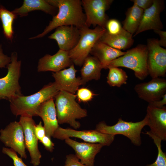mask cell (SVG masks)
I'll return each mask as SVG.
<instances>
[{
    "label": "cell",
    "instance_id": "obj_1",
    "mask_svg": "<svg viewBox=\"0 0 166 166\" xmlns=\"http://www.w3.org/2000/svg\"><path fill=\"white\" fill-rule=\"evenodd\" d=\"M50 5L58 9L57 14L41 33L29 38H42L53 30L63 26H73L78 29L85 26L86 20L83 12L81 0H47Z\"/></svg>",
    "mask_w": 166,
    "mask_h": 166
},
{
    "label": "cell",
    "instance_id": "obj_2",
    "mask_svg": "<svg viewBox=\"0 0 166 166\" xmlns=\"http://www.w3.org/2000/svg\"><path fill=\"white\" fill-rule=\"evenodd\" d=\"M59 91L54 82L45 85L33 94L17 96L10 101L11 111L16 116L23 115L36 116L40 105L47 100L54 98Z\"/></svg>",
    "mask_w": 166,
    "mask_h": 166
},
{
    "label": "cell",
    "instance_id": "obj_3",
    "mask_svg": "<svg viewBox=\"0 0 166 166\" xmlns=\"http://www.w3.org/2000/svg\"><path fill=\"white\" fill-rule=\"evenodd\" d=\"M76 95L64 91H60L54 98L58 124H69L75 129L81 126L76 120L87 116L86 110L82 108L76 102Z\"/></svg>",
    "mask_w": 166,
    "mask_h": 166
},
{
    "label": "cell",
    "instance_id": "obj_4",
    "mask_svg": "<svg viewBox=\"0 0 166 166\" xmlns=\"http://www.w3.org/2000/svg\"><path fill=\"white\" fill-rule=\"evenodd\" d=\"M148 53L147 45H139L110 62L106 69L119 67L127 68L134 71L136 78L143 80L148 75L147 66Z\"/></svg>",
    "mask_w": 166,
    "mask_h": 166
},
{
    "label": "cell",
    "instance_id": "obj_5",
    "mask_svg": "<svg viewBox=\"0 0 166 166\" xmlns=\"http://www.w3.org/2000/svg\"><path fill=\"white\" fill-rule=\"evenodd\" d=\"M79 30V41L76 46L68 52V55L74 64L81 66L85 59L89 55L94 45L106 30L99 26L93 29L85 26Z\"/></svg>",
    "mask_w": 166,
    "mask_h": 166
},
{
    "label": "cell",
    "instance_id": "obj_6",
    "mask_svg": "<svg viewBox=\"0 0 166 166\" xmlns=\"http://www.w3.org/2000/svg\"><path fill=\"white\" fill-rule=\"evenodd\" d=\"M147 123L146 115L143 120L137 122L125 121L120 117L117 122L112 126L107 125L104 121L100 122L96 125L95 130L104 134L123 135L128 138L135 145L140 146L141 144V132Z\"/></svg>",
    "mask_w": 166,
    "mask_h": 166
},
{
    "label": "cell",
    "instance_id": "obj_7",
    "mask_svg": "<svg viewBox=\"0 0 166 166\" xmlns=\"http://www.w3.org/2000/svg\"><path fill=\"white\" fill-rule=\"evenodd\" d=\"M11 61L7 66V74L0 78V98L9 101L18 96L23 95L19 81L21 75V61L18 60V54L12 52Z\"/></svg>",
    "mask_w": 166,
    "mask_h": 166
},
{
    "label": "cell",
    "instance_id": "obj_8",
    "mask_svg": "<svg viewBox=\"0 0 166 166\" xmlns=\"http://www.w3.org/2000/svg\"><path fill=\"white\" fill-rule=\"evenodd\" d=\"M148 75L152 78L164 77L166 73V49L161 46L158 40L149 39L147 45Z\"/></svg>",
    "mask_w": 166,
    "mask_h": 166
},
{
    "label": "cell",
    "instance_id": "obj_9",
    "mask_svg": "<svg viewBox=\"0 0 166 166\" xmlns=\"http://www.w3.org/2000/svg\"><path fill=\"white\" fill-rule=\"evenodd\" d=\"M115 136L104 134L96 130L78 131L70 128H63L59 126L54 132L52 137L61 140L70 137L80 139L86 142L100 143L105 146L111 145Z\"/></svg>",
    "mask_w": 166,
    "mask_h": 166
},
{
    "label": "cell",
    "instance_id": "obj_10",
    "mask_svg": "<svg viewBox=\"0 0 166 166\" xmlns=\"http://www.w3.org/2000/svg\"><path fill=\"white\" fill-rule=\"evenodd\" d=\"M113 0H82V5L86 17L85 25H91L105 28L108 17L106 11L109 8Z\"/></svg>",
    "mask_w": 166,
    "mask_h": 166
},
{
    "label": "cell",
    "instance_id": "obj_11",
    "mask_svg": "<svg viewBox=\"0 0 166 166\" xmlns=\"http://www.w3.org/2000/svg\"><path fill=\"white\" fill-rule=\"evenodd\" d=\"M0 140L6 147L14 150L21 158H27L23 130L19 121L11 122L1 129Z\"/></svg>",
    "mask_w": 166,
    "mask_h": 166
},
{
    "label": "cell",
    "instance_id": "obj_12",
    "mask_svg": "<svg viewBox=\"0 0 166 166\" xmlns=\"http://www.w3.org/2000/svg\"><path fill=\"white\" fill-rule=\"evenodd\" d=\"M19 122L23 128L25 147L30 154V163L34 166H38L40 163L42 155L34 131L36 124L32 117L26 115H21Z\"/></svg>",
    "mask_w": 166,
    "mask_h": 166
},
{
    "label": "cell",
    "instance_id": "obj_13",
    "mask_svg": "<svg viewBox=\"0 0 166 166\" xmlns=\"http://www.w3.org/2000/svg\"><path fill=\"white\" fill-rule=\"evenodd\" d=\"M134 89L139 97L148 104L161 100L166 94V80L160 77L137 84Z\"/></svg>",
    "mask_w": 166,
    "mask_h": 166
},
{
    "label": "cell",
    "instance_id": "obj_14",
    "mask_svg": "<svg viewBox=\"0 0 166 166\" xmlns=\"http://www.w3.org/2000/svg\"><path fill=\"white\" fill-rule=\"evenodd\" d=\"M77 71L73 64L67 69L52 73L54 82L59 91H64L74 94L80 85L86 84L81 77H76Z\"/></svg>",
    "mask_w": 166,
    "mask_h": 166
},
{
    "label": "cell",
    "instance_id": "obj_15",
    "mask_svg": "<svg viewBox=\"0 0 166 166\" xmlns=\"http://www.w3.org/2000/svg\"><path fill=\"white\" fill-rule=\"evenodd\" d=\"M65 143L75 151V155L82 164L88 166H94L96 155L104 145L100 143L80 142L70 138L65 140Z\"/></svg>",
    "mask_w": 166,
    "mask_h": 166
},
{
    "label": "cell",
    "instance_id": "obj_16",
    "mask_svg": "<svg viewBox=\"0 0 166 166\" xmlns=\"http://www.w3.org/2000/svg\"><path fill=\"white\" fill-rule=\"evenodd\" d=\"M48 38L55 40L59 49L69 52L77 44L80 38L79 29L73 26H63L56 28Z\"/></svg>",
    "mask_w": 166,
    "mask_h": 166
},
{
    "label": "cell",
    "instance_id": "obj_17",
    "mask_svg": "<svg viewBox=\"0 0 166 166\" xmlns=\"http://www.w3.org/2000/svg\"><path fill=\"white\" fill-rule=\"evenodd\" d=\"M164 8L163 1L153 0L152 6L144 10L141 21L134 36L147 30L162 29L163 25L160 19V14Z\"/></svg>",
    "mask_w": 166,
    "mask_h": 166
},
{
    "label": "cell",
    "instance_id": "obj_18",
    "mask_svg": "<svg viewBox=\"0 0 166 166\" xmlns=\"http://www.w3.org/2000/svg\"><path fill=\"white\" fill-rule=\"evenodd\" d=\"M73 64L68 52L59 49L53 55L47 54L38 61L37 70L38 72L51 71L58 72Z\"/></svg>",
    "mask_w": 166,
    "mask_h": 166
},
{
    "label": "cell",
    "instance_id": "obj_19",
    "mask_svg": "<svg viewBox=\"0 0 166 166\" xmlns=\"http://www.w3.org/2000/svg\"><path fill=\"white\" fill-rule=\"evenodd\" d=\"M147 125L150 131L162 140H166V108L155 107L148 105L147 108Z\"/></svg>",
    "mask_w": 166,
    "mask_h": 166
},
{
    "label": "cell",
    "instance_id": "obj_20",
    "mask_svg": "<svg viewBox=\"0 0 166 166\" xmlns=\"http://www.w3.org/2000/svg\"><path fill=\"white\" fill-rule=\"evenodd\" d=\"M54 100L51 98L42 103L36 113V116L40 117L43 122L46 135L50 138L59 126Z\"/></svg>",
    "mask_w": 166,
    "mask_h": 166
},
{
    "label": "cell",
    "instance_id": "obj_21",
    "mask_svg": "<svg viewBox=\"0 0 166 166\" xmlns=\"http://www.w3.org/2000/svg\"><path fill=\"white\" fill-rule=\"evenodd\" d=\"M35 10H41L54 16L57 14L58 9L49 4L47 0H24L21 7L12 11L17 16L22 17Z\"/></svg>",
    "mask_w": 166,
    "mask_h": 166
},
{
    "label": "cell",
    "instance_id": "obj_22",
    "mask_svg": "<svg viewBox=\"0 0 166 166\" xmlns=\"http://www.w3.org/2000/svg\"><path fill=\"white\" fill-rule=\"evenodd\" d=\"M125 53L113 48L99 41L91 49L90 54L96 57L102 64L103 69H106L107 65L111 61Z\"/></svg>",
    "mask_w": 166,
    "mask_h": 166
},
{
    "label": "cell",
    "instance_id": "obj_23",
    "mask_svg": "<svg viewBox=\"0 0 166 166\" xmlns=\"http://www.w3.org/2000/svg\"><path fill=\"white\" fill-rule=\"evenodd\" d=\"M98 41L120 50L129 48L134 42L132 35L123 28L119 33L114 35L109 34L106 31Z\"/></svg>",
    "mask_w": 166,
    "mask_h": 166
},
{
    "label": "cell",
    "instance_id": "obj_24",
    "mask_svg": "<svg viewBox=\"0 0 166 166\" xmlns=\"http://www.w3.org/2000/svg\"><path fill=\"white\" fill-rule=\"evenodd\" d=\"M103 66L96 57L89 55L85 59L81 69V78L86 83L92 80H99Z\"/></svg>",
    "mask_w": 166,
    "mask_h": 166
},
{
    "label": "cell",
    "instance_id": "obj_25",
    "mask_svg": "<svg viewBox=\"0 0 166 166\" xmlns=\"http://www.w3.org/2000/svg\"><path fill=\"white\" fill-rule=\"evenodd\" d=\"M144 10L134 4L126 12V17L123 22V28L132 35L137 30L141 21Z\"/></svg>",
    "mask_w": 166,
    "mask_h": 166
},
{
    "label": "cell",
    "instance_id": "obj_26",
    "mask_svg": "<svg viewBox=\"0 0 166 166\" xmlns=\"http://www.w3.org/2000/svg\"><path fill=\"white\" fill-rule=\"evenodd\" d=\"M17 16L12 11H10L0 5V19L3 34L6 38L11 41L13 38L14 34L13 24Z\"/></svg>",
    "mask_w": 166,
    "mask_h": 166
},
{
    "label": "cell",
    "instance_id": "obj_27",
    "mask_svg": "<svg viewBox=\"0 0 166 166\" xmlns=\"http://www.w3.org/2000/svg\"><path fill=\"white\" fill-rule=\"evenodd\" d=\"M107 77V83L111 86L120 87L127 83L128 76L125 71L118 67L109 68Z\"/></svg>",
    "mask_w": 166,
    "mask_h": 166
},
{
    "label": "cell",
    "instance_id": "obj_28",
    "mask_svg": "<svg viewBox=\"0 0 166 166\" xmlns=\"http://www.w3.org/2000/svg\"><path fill=\"white\" fill-rule=\"evenodd\" d=\"M146 134L148 135L153 140L158 149V155L155 161L153 163L146 166H166V153L163 152L161 148V142L160 138L152 134L150 131H146Z\"/></svg>",
    "mask_w": 166,
    "mask_h": 166
},
{
    "label": "cell",
    "instance_id": "obj_29",
    "mask_svg": "<svg viewBox=\"0 0 166 166\" xmlns=\"http://www.w3.org/2000/svg\"><path fill=\"white\" fill-rule=\"evenodd\" d=\"M105 28L106 32L112 35L119 33L123 29L120 22L115 19H108L106 22Z\"/></svg>",
    "mask_w": 166,
    "mask_h": 166
},
{
    "label": "cell",
    "instance_id": "obj_30",
    "mask_svg": "<svg viewBox=\"0 0 166 166\" xmlns=\"http://www.w3.org/2000/svg\"><path fill=\"white\" fill-rule=\"evenodd\" d=\"M76 97L80 102H86L91 101L96 94L86 88L78 89L77 91Z\"/></svg>",
    "mask_w": 166,
    "mask_h": 166
},
{
    "label": "cell",
    "instance_id": "obj_31",
    "mask_svg": "<svg viewBox=\"0 0 166 166\" xmlns=\"http://www.w3.org/2000/svg\"><path fill=\"white\" fill-rule=\"evenodd\" d=\"M2 152L12 159L14 166H28L25 164L21 157L18 156L17 152L13 149L7 147H3Z\"/></svg>",
    "mask_w": 166,
    "mask_h": 166
},
{
    "label": "cell",
    "instance_id": "obj_32",
    "mask_svg": "<svg viewBox=\"0 0 166 166\" xmlns=\"http://www.w3.org/2000/svg\"><path fill=\"white\" fill-rule=\"evenodd\" d=\"M64 166H88L81 163L79 160L74 154H70L66 157Z\"/></svg>",
    "mask_w": 166,
    "mask_h": 166
},
{
    "label": "cell",
    "instance_id": "obj_33",
    "mask_svg": "<svg viewBox=\"0 0 166 166\" xmlns=\"http://www.w3.org/2000/svg\"><path fill=\"white\" fill-rule=\"evenodd\" d=\"M34 131L36 136L38 140L40 141L46 135L45 132L44 126L41 121L38 124H36L34 127Z\"/></svg>",
    "mask_w": 166,
    "mask_h": 166
},
{
    "label": "cell",
    "instance_id": "obj_34",
    "mask_svg": "<svg viewBox=\"0 0 166 166\" xmlns=\"http://www.w3.org/2000/svg\"><path fill=\"white\" fill-rule=\"evenodd\" d=\"M10 61V57L3 53L2 45L0 44V68L6 67Z\"/></svg>",
    "mask_w": 166,
    "mask_h": 166
},
{
    "label": "cell",
    "instance_id": "obj_35",
    "mask_svg": "<svg viewBox=\"0 0 166 166\" xmlns=\"http://www.w3.org/2000/svg\"><path fill=\"white\" fill-rule=\"evenodd\" d=\"M131 1L144 10L152 6L153 0H132Z\"/></svg>",
    "mask_w": 166,
    "mask_h": 166
},
{
    "label": "cell",
    "instance_id": "obj_36",
    "mask_svg": "<svg viewBox=\"0 0 166 166\" xmlns=\"http://www.w3.org/2000/svg\"><path fill=\"white\" fill-rule=\"evenodd\" d=\"M47 151L52 152L54 149V144L52 141L51 138L45 135L40 141Z\"/></svg>",
    "mask_w": 166,
    "mask_h": 166
},
{
    "label": "cell",
    "instance_id": "obj_37",
    "mask_svg": "<svg viewBox=\"0 0 166 166\" xmlns=\"http://www.w3.org/2000/svg\"><path fill=\"white\" fill-rule=\"evenodd\" d=\"M154 32L158 34L160 37V39L158 42L161 46H166V32L161 30H154Z\"/></svg>",
    "mask_w": 166,
    "mask_h": 166
},
{
    "label": "cell",
    "instance_id": "obj_38",
    "mask_svg": "<svg viewBox=\"0 0 166 166\" xmlns=\"http://www.w3.org/2000/svg\"><path fill=\"white\" fill-rule=\"evenodd\" d=\"M166 104V94L164 95L160 100L156 101L149 103L148 105L158 108H162Z\"/></svg>",
    "mask_w": 166,
    "mask_h": 166
},
{
    "label": "cell",
    "instance_id": "obj_39",
    "mask_svg": "<svg viewBox=\"0 0 166 166\" xmlns=\"http://www.w3.org/2000/svg\"><path fill=\"white\" fill-rule=\"evenodd\" d=\"M1 99H2L1 98H0V100H1Z\"/></svg>",
    "mask_w": 166,
    "mask_h": 166
}]
</instances>
